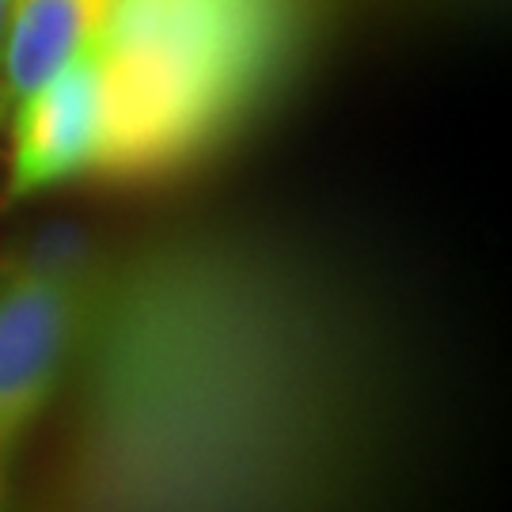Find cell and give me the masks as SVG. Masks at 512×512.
Listing matches in <instances>:
<instances>
[{"label":"cell","mask_w":512,"mask_h":512,"mask_svg":"<svg viewBox=\"0 0 512 512\" xmlns=\"http://www.w3.org/2000/svg\"><path fill=\"white\" fill-rule=\"evenodd\" d=\"M107 175H152L217 141L285 50V0H114L99 35Z\"/></svg>","instance_id":"cell-1"},{"label":"cell","mask_w":512,"mask_h":512,"mask_svg":"<svg viewBox=\"0 0 512 512\" xmlns=\"http://www.w3.org/2000/svg\"><path fill=\"white\" fill-rule=\"evenodd\" d=\"M92 285L73 243H38L0 262V456L65 384Z\"/></svg>","instance_id":"cell-2"},{"label":"cell","mask_w":512,"mask_h":512,"mask_svg":"<svg viewBox=\"0 0 512 512\" xmlns=\"http://www.w3.org/2000/svg\"><path fill=\"white\" fill-rule=\"evenodd\" d=\"M95 42L12 110L8 190L16 198L107 175V84Z\"/></svg>","instance_id":"cell-3"},{"label":"cell","mask_w":512,"mask_h":512,"mask_svg":"<svg viewBox=\"0 0 512 512\" xmlns=\"http://www.w3.org/2000/svg\"><path fill=\"white\" fill-rule=\"evenodd\" d=\"M114 0H12L0 42V118L103 35Z\"/></svg>","instance_id":"cell-4"},{"label":"cell","mask_w":512,"mask_h":512,"mask_svg":"<svg viewBox=\"0 0 512 512\" xmlns=\"http://www.w3.org/2000/svg\"><path fill=\"white\" fill-rule=\"evenodd\" d=\"M4 482H8V456H0V512H4Z\"/></svg>","instance_id":"cell-5"},{"label":"cell","mask_w":512,"mask_h":512,"mask_svg":"<svg viewBox=\"0 0 512 512\" xmlns=\"http://www.w3.org/2000/svg\"><path fill=\"white\" fill-rule=\"evenodd\" d=\"M8 4L12 0H0V42H4V23H8Z\"/></svg>","instance_id":"cell-6"}]
</instances>
